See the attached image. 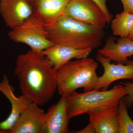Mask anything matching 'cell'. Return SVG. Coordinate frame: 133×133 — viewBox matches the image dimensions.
Here are the masks:
<instances>
[{
  "instance_id": "cell-1",
  "label": "cell",
  "mask_w": 133,
  "mask_h": 133,
  "mask_svg": "<svg viewBox=\"0 0 133 133\" xmlns=\"http://www.w3.org/2000/svg\"><path fill=\"white\" fill-rule=\"evenodd\" d=\"M14 74L22 95L39 106L50 101L57 87V71L49 61L30 49L18 56Z\"/></svg>"
},
{
  "instance_id": "cell-2",
  "label": "cell",
  "mask_w": 133,
  "mask_h": 133,
  "mask_svg": "<svg viewBox=\"0 0 133 133\" xmlns=\"http://www.w3.org/2000/svg\"><path fill=\"white\" fill-rule=\"evenodd\" d=\"M45 29L48 38L54 44L78 49L98 48L105 35L103 30L63 15L54 26Z\"/></svg>"
},
{
  "instance_id": "cell-3",
  "label": "cell",
  "mask_w": 133,
  "mask_h": 133,
  "mask_svg": "<svg viewBox=\"0 0 133 133\" xmlns=\"http://www.w3.org/2000/svg\"><path fill=\"white\" fill-rule=\"evenodd\" d=\"M98 66L94 59L88 57L69 61L57 71L58 92L66 97L78 88L85 92L93 90L98 77Z\"/></svg>"
},
{
  "instance_id": "cell-4",
  "label": "cell",
  "mask_w": 133,
  "mask_h": 133,
  "mask_svg": "<svg viewBox=\"0 0 133 133\" xmlns=\"http://www.w3.org/2000/svg\"><path fill=\"white\" fill-rule=\"evenodd\" d=\"M126 95L124 86L119 83L109 90H93L84 93L74 91L66 96L70 118L110 106L118 105Z\"/></svg>"
},
{
  "instance_id": "cell-5",
  "label": "cell",
  "mask_w": 133,
  "mask_h": 133,
  "mask_svg": "<svg viewBox=\"0 0 133 133\" xmlns=\"http://www.w3.org/2000/svg\"><path fill=\"white\" fill-rule=\"evenodd\" d=\"M8 35L15 42L27 44L30 49L38 53L54 45L48 38L44 26L33 16L11 29Z\"/></svg>"
},
{
  "instance_id": "cell-6",
  "label": "cell",
  "mask_w": 133,
  "mask_h": 133,
  "mask_svg": "<svg viewBox=\"0 0 133 133\" xmlns=\"http://www.w3.org/2000/svg\"><path fill=\"white\" fill-rule=\"evenodd\" d=\"M63 15L103 30L108 23L103 11L92 0H69Z\"/></svg>"
},
{
  "instance_id": "cell-7",
  "label": "cell",
  "mask_w": 133,
  "mask_h": 133,
  "mask_svg": "<svg viewBox=\"0 0 133 133\" xmlns=\"http://www.w3.org/2000/svg\"><path fill=\"white\" fill-rule=\"evenodd\" d=\"M96 59L104 68L102 76L98 77L94 89L106 90L115 81L120 79H133V61L129 60L125 64H113L111 60L98 53Z\"/></svg>"
},
{
  "instance_id": "cell-8",
  "label": "cell",
  "mask_w": 133,
  "mask_h": 133,
  "mask_svg": "<svg viewBox=\"0 0 133 133\" xmlns=\"http://www.w3.org/2000/svg\"><path fill=\"white\" fill-rule=\"evenodd\" d=\"M0 91L2 92L11 104V111L9 116L0 122V133H8L14 127L23 112L32 101L23 95L19 97L15 95L14 90L10 84L7 75H3L0 82Z\"/></svg>"
},
{
  "instance_id": "cell-9",
  "label": "cell",
  "mask_w": 133,
  "mask_h": 133,
  "mask_svg": "<svg viewBox=\"0 0 133 133\" xmlns=\"http://www.w3.org/2000/svg\"><path fill=\"white\" fill-rule=\"evenodd\" d=\"M33 14L31 0H0V14L11 29L22 24Z\"/></svg>"
},
{
  "instance_id": "cell-10",
  "label": "cell",
  "mask_w": 133,
  "mask_h": 133,
  "mask_svg": "<svg viewBox=\"0 0 133 133\" xmlns=\"http://www.w3.org/2000/svg\"><path fill=\"white\" fill-rule=\"evenodd\" d=\"M70 119L67 111L66 96L62 97L45 113L41 133H69Z\"/></svg>"
},
{
  "instance_id": "cell-11",
  "label": "cell",
  "mask_w": 133,
  "mask_h": 133,
  "mask_svg": "<svg viewBox=\"0 0 133 133\" xmlns=\"http://www.w3.org/2000/svg\"><path fill=\"white\" fill-rule=\"evenodd\" d=\"M69 0H31L32 16L46 28L54 26L63 15Z\"/></svg>"
},
{
  "instance_id": "cell-12",
  "label": "cell",
  "mask_w": 133,
  "mask_h": 133,
  "mask_svg": "<svg viewBox=\"0 0 133 133\" xmlns=\"http://www.w3.org/2000/svg\"><path fill=\"white\" fill-rule=\"evenodd\" d=\"M97 52L116 64H127L130 60L128 58L133 56V40L128 37H120L115 41L114 37L110 36Z\"/></svg>"
},
{
  "instance_id": "cell-13",
  "label": "cell",
  "mask_w": 133,
  "mask_h": 133,
  "mask_svg": "<svg viewBox=\"0 0 133 133\" xmlns=\"http://www.w3.org/2000/svg\"><path fill=\"white\" fill-rule=\"evenodd\" d=\"M39 106L30 104L8 133H41L45 113Z\"/></svg>"
},
{
  "instance_id": "cell-14",
  "label": "cell",
  "mask_w": 133,
  "mask_h": 133,
  "mask_svg": "<svg viewBox=\"0 0 133 133\" xmlns=\"http://www.w3.org/2000/svg\"><path fill=\"white\" fill-rule=\"evenodd\" d=\"M92 50L78 49L64 45L54 44L39 54L44 57L57 71L62 66L74 58L88 57Z\"/></svg>"
},
{
  "instance_id": "cell-15",
  "label": "cell",
  "mask_w": 133,
  "mask_h": 133,
  "mask_svg": "<svg viewBox=\"0 0 133 133\" xmlns=\"http://www.w3.org/2000/svg\"><path fill=\"white\" fill-rule=\"evenodd\" d=\"M118 105L110 106L89 113L90 124L96 133H119Z\"/></svg>"
},
{
  "instance_id": "cell-16",
  "label": "cell",
  "mask_w": 133,
  "mask_h": 133,
  "mask_svg": "<svg viewBox=\"0 0 133 133\" xmlns=\"http://www.w3.org/2000/svg\"><path fill=\"white\" fill-rule=\"evenodd\" d=\"M111 22V29L114 36L128 37L133 27V14L123 11L117 14Z\"/></svg>"
},
{
  "instance_id": "cell-17",
  "label": "cell",
  "mask_w": 133,
  "mask_h": 133,
  "mask_svg": "<svg viewBox=\"0 0 133 133\" xmlns=\"http://www.w3.org/2000/svg\"><path fill=\"white\" fill-rule=\"evenodd\" d=\"M119 133H133V121L129 115L128 108L123 99L118 105Z\"/></svg>"
},
{
  "instance_id": "cell-18",
  "label": "cell",
  "mask_w": 133,
  "mask_h": 133,
  "mask_svg": "<svg viewBox=\"0 0 133 133\" xmlns=\"http://www.w3.org/2000/svg\"><path fill=\"white\" fill-rule=\"evenodd\" d=\"M119 83L123 85L125 87L126 95L123 99L128 108H130L133 105V83L121 82Z\"/></svg>"
},
{
  "instance_id": "cell-19",
  "label": "cell",
  "mask_w": 133,
  "mask_h": 133,
  "mask_svg": "<svg viewBox=\"0 0 133 133\" xmlns=\"http://www.w3.org/2000/svg\"><path fill=\"white\" fill-rule=\"evenodd\" d=\"M101 9L105 16L106 17L108 23L111 22L112 16L110 14L106 5L107 1V0H92Z\"/></svg>"
},
{
  "instance_id": "cell-20",
  "label": "cell",
  "mask_w": 133,
  "mask_h": 133,
  "mask_svg": "<svg viewBox=\"0 0 133 133\" xmlns=\"http://www.w3.org/2000/svg\"><path fill=\"white\" fill-rule=\"evenodd\" d=\"M123 5L124 11L133 14V0H119Z\"/></svg>"
},
{
  "instance_id": "cell-21",
  "label": "cell",
  "mask_w": 133,
  "mask_h": 133,
  "mask_svg": "<svg viewBox=\"0 0 133 133\" xmlns=\"http://www.w3.org/2000/svg\"><path fill=\"white\" fill-rule=\"evenodd\" d=\"M73 132H73V133H95L93 128L90 124H88V125L85 128L82 129L81 131H76V132L73 131Z\"/></svg>"
},
{
  "instance_id": "cell-22",
  "label": "cell",
  "mask_w": 133,
  "mask_h": 133,
  "mask_svg": "<svg viewBox=\"0 0 133 133\" xmlns=\"http://www.w3.org/2000/svg\"><path fill=\"white\" fill-rule=\"evenodd\" d=\"M129 37L131 38V39L133 40V27L132 29V30H131V33H130L129 36Z\"/></svg>"
}]
</instances>
